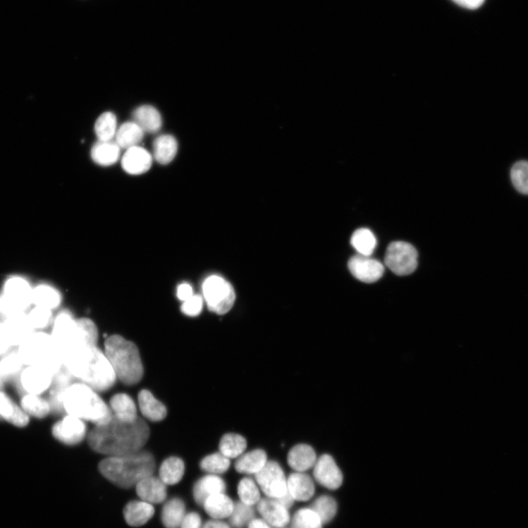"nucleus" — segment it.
I'll use <instances>...</instances> for the list:
<instances>
[{
	"label": "nucleus",
	"instance_id": "nucleus-1",
	"mask_svg": "<svg viewBox=\"0 0 528 528\" xmlns=\"http://www.w3.org/2000/svg\"><path fill=\"white\" fill-rule=\"evenodd\" d=\"M149 436V427L142 418L124 422L113 415L106 423L95 426L87 440L93 450L106 457H115L142 450Z\"/></svg>",
	"mask_w": 528,
	"mask_h": 528
},
{
	"label": "nucleus",
	"instance_id": "nucleus-38",
	"mask_svg": "<svg viewBox=\"0 0 528 528\" xmlns=\"http://www.w3.org/2000/svg\"><path fill=\"white\" fill-rule=\"evenodd\" d=\"M21 405L28 415L35 417L44 418L51 411L49 400L42 398L39 395H26L22 399Z\"/></svg>",
	"mask_w": 528,
	"mask_h": 528
},
{
	"label": "nucleus",
	"instance_id": "nucleus-37",
	"mask_svg": "<svg viewBox=\"0 0 528 528\" xmlns=\"http://www.w3.org/2000/svg\"><path fill=\"white\" fill-rule=\"evenodd\" d=\"M351 244L358 254L371 257L376 247L377 241L371 230L360 228L353 233Z\"/></svg>",
	"mask_w": 528,
	"mask_h": 528
},
{
	"label": "nucleus",
	"instance_id": "nucleus-52",
	"mask_svg": "<svg viewBox=\"0 0 528 528\" xmlns=\"http://www.w3.org/2000/svg\"><path fill=\"white\" fill-rule=\"evenodd\" d=\"M453 1L468 9H477L482 6L484 0H453Z\"/></svg>",
	"mask_w": 528,
	"mask_h": 528
},
{
	"label": "nucleus",
	"instance_id": "nucleus-54",
	"mask_svg": "<svg viewBox=\"0 0 528 528\" xmlns=\"http://www.w3.org/2000/svg\"><path fill=\"white\" fill-rule=\"evenodd\" d=\"M248 528H271V526L263 519H253L248 524Z\"/></svg>",
	"mask_w": 528,
	"mask_h": 528
},
{
	"label": "nucleus",
	"instance_id": "nucleus-30",
	"mask_svg": "<svg viewBox=\"0 0 528 528\" xmlns=\"http://www.w3.org/2000/svg\"><path fill=\"white\" fill-rule=\"evenodd\" d=\"M234 503L225 493L217 494L208 498L203 506L206 512L214 520L230 517L234 508Z\"/></svg>",
	"mask_w": 528,
	"mask_h": 528
},
{
	"label": "nucleus",
	"instance_id": "nucleus-47",
	"mask_svg": "<svg viewBox=\"0 0 528 528\" xmlns=\"http://www.w3.org/2000/svg\"><path fill=\"white\" fill-rule=\"evenodd\" d=\"M28 318L34 330L44 329L52 321V313L51 309L35 306Z\"/></svg>",
	"mask_w": 528,
	"mask_h": 528
},
{
	"label": "nucleus",
	"instance_id": "nucleus-29",
	"mask_svg": "<svg viewBox=\"0 0 528 528\" xmlns=\"http://www.w3.org/2000/svg\"><path fill=\"white\" fill-rule=\"evenodd\" d=\"M0 416L17 427H25L29 423V415L2 392H0Z\"/></svg>",
	"mask_w": 528,
	"mask_h": 528
},
{
	"label": "nucleus",
	"instance_id": "nucleus-19",
	"mask_svg": "<svg viewBox=\"0 0 528 528\" xmlns=\"http://www.w3.org/2000/svg\"><path fill=\"white\" fill-rule=\"evenodd\" d=\"M288 493L297 501H307L315 494V484L305 472H295L287 479Z\"/></svg>",
	"mask_w": 528,
	"mask_h": 528
},
{
	"label": "nucleus",
	"instance_id": "nucleus-10",
	"mask_svg": "<svg viewBox=\"0 0 528 528\" xmlns=\"http://www.w3.org/2000/svg\"><path fill=\"white\" fill-rule=\"evenodd\" d=\"M418 254L410 243L394 242L388 247L385 263L395 275L406 276L412 274L417 266Z\"/></svg>",
	"mask_w": 528,
	"mask_h": 528
},
{
	"label": "nucleus",
	"instance_id": "nucleus-7",
	"mask_svg": "<svg viewBox=\"0 0 528 528\" xmlns=\"http://www.w3.org/2000/svg\"><path fill=\"white\" fill-rule=\"evenodd\" d=\"M114 369L104 352L96 348L78 381L97 392L112 388L117 381Z\"/></svg>",
	"mask_w": 528,
	"mask_h": 528
},
{
	"label": "nucleus",
	"instance_id": "nucleus-51",
	"mask_svg": "<svg viewBox=\"0 0 528 528\" xmlns=\"http://www.w3.org/2000/svg\"><path fill=\"white\" fill-rule=\"evenodd\" d=\"M193 295V289L190 284L183 283L178 287L177 297L180 300L185 302Z\"/></svg>",
	"mask_w": 528,
	"mask_h": 528
},
{
	"label": "nucleus",
	"instance_id": "nucleus-49",
	"mask_svg": "<svg viewBox=\"0 0 528 528\" xmlns=\"http://www.w3.org/2000/svg\"><path fill=\"white\" fill-rule=\"evenodd\" d=\"M202 520L200 516L195 512L187 514L183 521H182L179 528H202Z\"/></svg>",
	"mask_w": 528,
	"mask_h": 528
},
{
	"label": "nucleus",
	"instance_id": "nucleus-53",
	"mask_svg": "<svg viewBox=\"0 0 528 528\" xmlns=\"http://www.w3.org/2000/svg\"><path fill=\"white\" fill-rule=\"evenodd\" d=\"M202 528H231V527L221 520L214 519L204 524Z\"/></svg>",
	"mask_w": 528,
	"mask_h": 528
},
{
	"label": "nucleus",
	"instance_id": "nucleus-14",
	"mask_svg": "<svg viewBox=\"0 0 528 528\" xmlns=\"http://www.w3.org/2000/svg\"><path fill=\"white\" fill-rule=\"evenodd\" d=\"M348 267L355 278L367 283L376 282L385 272L384 265L380 262L360 254L350 259Z\"/></svg>",
	"mask_w": 528,
	"mask_h": 528
},
{
	"label": "nucleus",
	"instance_id": "nucleus-28",
	"mask_svg": "<svg viewBox=\"0 0 528 528\" xmlns=\"http://www.w3.org/2000/svg\"><path fill=\"white\" fill-rule=\"evenodd\" d=\"M121 148L116 140H99L91 149V157L102 166H112L119 159Z\"/></svg>",
	"mask_w": 528,
	"mask_h": 528
},
{
	"label": "nucleus",
	"instance_id": "nucleus-23",
	"mask_svg": "<svg viewBox=\"0 0 528 528\" xmlns=\"http://www.w3.org/2000/svg\"><path fill=\"white\" fill-rule=\"evenodd\" d=\"M154 512L153 505L143 501H131L123 510L126 523L134 527L147 524L153 517Z\"/></svg>",
	"mask_w": 528,
	"mask_h": 528
},
{
	"label": "nucleus",
	"instance_id": "nucleus-56",
	"mask_svg": "<svg viewBox=\"0 0 528 528\" xmlns=\"http://www.w3.org/2000/svg\"><path fill=\"white\" fill-rule=\"evenodd\" d=\"M4 388V381L1 378H0V390H1Z\"/></svg>",
	"mask_w": 528,
	"mask_h": 528
},
{
	"label": "nucleus",
	"instance_id": "nucleus-11",
	"mask_svg": "<svg viewBox=\"0 0 528 528\" xmlns=\"http://www.w3.org/2000/svg\"><path fill=\"white\" fill-rule=\"evenodd\" d=\"M254 478L267 498L279 499L288 493L285 472L275 461H268L264 468L254 475Z\"/></svg>",
	"mask_w": 528,
	"mask_h": 528
},
{
	"label": "nucleus",
	"instance_id": "nucleus-13",
	"mask_svg": "<svg viewBox=\"0 0 528 528\" xmlns=\"http://www.w3.org/2000/svg\"><path fill=\"white\" fill-rule=\"evenodd\" d=\"M314 477L321 486L336 490L343 481V473L334 459L329 454H324L314 467Z\"/></svg>",
	"mask_w": 528,
	"mask_h": 528
},
{
	"label": "nucleus",
	"instance_id": "nucleus-46",
	"mask_svg": "<svg viewBox=\"0 0 528 528\" xmlns=\"http://www.w3.org/2000/svg\"><path fill=\"white\" fill-rule=\"evenodd\" d=\"M25 365L18 353H13L0 360V378L11 377L19 372Z\"/></svg>",
	"mask_w": 528,
	"mask_h": 528
},
{
	"label": "nucleus",
	"instance_id": "nucleus-42",
	"mask_svg": "<svg viewBox=\"0 0 528 528\" xmlns=\"http://www.w3.org/2000/svg\"><path fill=\"white\" fill-rule=\"evenodd\" d=\"M238 495L242 503L252 506L261 501L260 488L250 478L242 479L238 485Z\"/></svg>",
	"mask_w": 528,
	"mask_h": 528
},
{
	"label": "nucleus",
	"instance_id": "nucleus-58",
	"mask_svg": "<svg viewBox=\"0 0 528 528\" xmlns=\"http://www.w3.org/2000/svg\"><path fill=\"white\" fill-rule=\"evenodd\" d=\"M1 419H2V417H1V416H0V420H1Z\"/></svg>",
	"mask_w": 528,
	"mask_h": 528
},
{
	"label": "nucleus",
	"instance_id": "nucleus-34",
	"mask_svg": "<svg viewBox=\"0 0 528 528\" xmlns=\"http://www.w3.org/2000/svg\"><path fill=\"white\" fill-rule=\"evenodd\" d=\"M185 465L178 458H170L162 462L159 468V479L167 486L175 485L183 478Z\"/></svg>",
	"mask_w": 528,
	"mask_h": 528
},
{
	"label": "nucleus",
	"instance_id": "nucleus-18",
	"mask_svg": "<svg viewBox=\"0 0 528 528\" xmlns=\"http://www.w3.org/2000/svg\"><path fill=\"white\" fill-rule=\"evenodd\" d=\"M152 156L143 148L135 147L126 151L122 159L123 170L132 175L147 172L152 165Z\"/></svg>",
	"mask_w": 528,
	"mask_h": 528
},
{
	"label": "nucleus",
	"instance_id": "nucleus-6",
	"mask_svg": "<svg viewBox=\"0 0 528 528\" xmlns=\"http://www.w3.org/2000/svg\"><path fill=\"white\" fill-rule=\"evenodd\" d=\"M25 365L42 368L53 376L63 367L62 356L51 335L32 333L20 345L19 352Z\"/></svg>",
	"mask_w": 528,
	"mask_h": 528
},
{
	"label": "nucleus",
	"instance_id": "nucleus-39",
	"mask_svg": "<svg viewBox=\"0 0 528 528\" xmlns=\"http://www.w3.org/2000/svg\"><path fill=\"white\" fill-rule=\"evenodd\" d=\"M311 508L324 524L334 519L338 511V505L332 497L322 496L314 502Z\"/></svg>",
	"mask_w": 528,
	"mask_h": 528
},
{
	"label": "nucleus",
	"instance_id": "nucleus-17",
	"mask_svg": "<svg viewBox=\"0 0 528 528\" xmlns=\"http://www.w3.org/2000/svg\"><path fill=\"white\" fill-rule=\"evenodd\" d=\"M135 486L138 497L145 502L159 504L167 498V485L153 475L144 478Z\"/></svg>",
	"mask_w": 528,
	"mask_h": 528
},
{
	"label": "nucleus",
	"instance_id": "nucleus-44",
	"mask_svg": "<svg viewBox=\"0 0 528 528\" xmlns=\"http://www.w3.org/2000/svg\"><path fill=\"white\" fill-rule=\"evenodd\" d=\"M254 513L252 506L241 501L234 504L233 512L230 516L231 524L234 528H244L254 519Z\"/></svg>",
	"mask_w": 528,
	"mask_h": 528
},
{
	"label": "nucleus",
	"instance_id": "nucleus-35",
	"mask_svg": "<svg viewBox=\"0 0 528 528\" xmlns=\"http://www.w3.org/2000/svg\"><path fill=\"white\" fill-rule=\"evenodd\" d=\"M61 297L59 290L48 285H40L32 290V303L52 311L59 307Z\"/></svg>",
	"mask_w": 528,
	"mask_h": 528
},
{
	"label": "nucleus",
	"instance_id": "nucleus-40",
	"mask_svg": "<svg viewBox=\"0 0 528 528\" xmlns=\"http://www.w3.org/2000/svg\"><path fill=\"white\" fill-rule=\"evenodd\" d=\"M95 133L99 140H112L117 133V119L116 116L110 112L103 113L97 119L95 124Z\"/></svg>",
	"mask_w": 528,
	"mask_h": 528
},
{
	"label": "nucleus",
	"instance_id": "nucleus-12",
	"mask_svg": "<svg viewBox=\"0 0 528 528\" xmlns=\"http://www.w3.org/2000/svg\"><path fill=\"white\" fill-rule=\"evenodd\" d=\"M54 438L67 446L80 444L87 434V426L81 419L67 415L52 428Z\"/></svg>",
	"mask_w": 528,
	"mask_h": 528
},
{
	"label": "nucleus",
	"instance_id": "nucleus-24",
	"mask_svg": "<svg viewBox=\"0 0 528 528\" xmlns=\"http://www.w3.org/2000/svg\"><path fill=\"white\" fill-rule=\"evenodd\" d=\"M138 405L142 415L153 422H159L167 417L168 410L148 390L138 394Z\"/></svg>",
	"mask_w": 528,
	"mask_h": 528
},
{
	"label": "nucleus",
	"instance_id": "nucleus-16",
	"mask_svg": "<svg viewBox=\"0 0 528 528\" xmlns=\"http://www.w3.org/2000/svg\"><path fill=\"white\" fill-rule=\"evenodd\" d=\"M53 375L37 367H28L21 374L23 388L28 393L41 395L51 388Z\"/></svg>",
	"mask_w": 528,
	"mask_h": 528
},
{
	"label": "nucleus",
	"instance_id": "nucleus-43",
	"mask_svg": "<svg viewBox=\"0 0 528 528\" xmlns=\"http://www.w3.org/2000/svg\"><path fill=\"white\" fill-rule=\"evenodd\" d=\"M322 522L311 508L300 509L291 520L290 528H322Z\"/></svg>",
	"mask_w": 528,
	"mask_h": 528
},
{
	"label": "nucleus",
	"instance_id": "nucleus-20",
	"mask_svg": "<svg viewBox=\"0 0 528 528\" xmlns=\"http://www.w3.org/2000/svg\"><path fill=\"white\" fill-rule=\"evenodd\" d=\"M4 324L10 337L12 345H19L20 347L21 344L35 333L28 315H26L25 313L8 317Z\"/></svg>",
	"mask_w": 528,
	"mask_h": 528
},
{
	"label": "nucleus",
	"instance_id": "nucleus-26",
	"mask_svg": "<svg viewBox=\"0 0 528 528\" xmlns=\"http://www.w3.org/2000/svg\"><path fill=\"white\" fill-rule=\"evenodd\" d=\"M133 122L137 123L144 133H156L162 125L160 113L155 107L149 105L137 108L133 113Z\"/></svg>",
	"mask_w": 528,
	"mask_h": 528
},
{
	"label": "nucleus",
	"instance_id": "nucleus-31",
	"mask_svg": "<svg viewBox=\"0 0 528 528\" xmlns=\"http://www.w3.org/2000/svg\"><path fill=\"white\" fill-rule=\"evenodd\" d=\"M178 151L176 138L169 135L157 137L153 142L154 159L161 165H168L175 158Z\"/></svg>",
	"mask_w": 528,
	"mask_h": 528
},
{
	"label": "nucleus",
	"instance_id": "nucleus-9",
	"mask_svg": "<svg viewBox=\"0 0 528 528\" xmlns=\"http://www.w3.org/2000/svg\"><path fill=\"white\" fill-rule=\"evenodd\" d=\"M203 294L211 312L223 315L231 311L235 299L231 284L223 278L211 276L203 284Z\"/></svg>",
	"mask_w": 528,
	"mask_h": 528
},
{
	"label": "nucleus",
	"instance_id": "nucleus-41",
	"mask_svg": "<svg viewBox=\"0 0 528 528\" xmlns=\"http://www.w3.org/2000/svg\"><path fill=\"white\" fill-rule=\"evenodd\" d=\"M200 468L211 475H220L227 472L231 466L230 459L221 452L209 455L199 464Z\"/></svg>",
	"mask_w": 528,
	"mask_h": 528
},
{
	"label": "nucleus",
	"instance_id": "nucleus-25",
	"mask_svg": "<svg viewBox=\"0 0 528 528\" xmlns=\"http://www.w3.org/2000/svg\"><path fill=\"white\" fill-rule=\"evenodd\" d=\"M267 462L266 452L262 449H256L241 455L235 462V468L242 474L256 475Z\"/></svg>",
	"mask_w": 528,
	"mask_h": 528
},
{
	"label": "nucleus",
	"instance_id": "nucleus-3",
	"mask_svg": "<svg viewBox=\"0 0 528 528\" xmlns=\"http://www.w3.org/2000/svg\"><path fill=\"white\" fill-rule=\"evenodd\" d=\"M155 468L152 453L142 449L121 456L107 457L99 466L104 478L124 489L136 486L144 478L153 475Z\"/></svg>",
	"mask_w": 528,
	"mask_h": 528
},
{
	"label": "nucleus",
	"instance_id": "nucleus-50",
	"mask_svg": "<svg viewBox=\"0 0 528 528\" xmlns=\"http://www.w3.org/2000/svg\"><path fill=\"white\" fill-rule=\"evenodd\" d=\"M8 333L4 323L0 324V355L6 352L11 347Z\"/></svg>",
	"mask_w": 528,
	"mask_h": 528
},
{
	"label": "nucleus",
	"instance_id": "nucleus-45",
	"mask_svg": "<svg viewBox=\"0 0 528 528\" xmlns=\"http://www.w3.org/2000/svg\"><path fill=\"white\" fill-rule=\"evenodd\" d=\"M512 185L517 192L528 195V161H520L511 170Z\"/></svg>",
	"mask_w": 528,
	"mask_h": 528
},
{
	"label": "nucleus",
	"instance_id": "nucleus-48",
	"mask_svg": "<svg viewBox=\"0 0 528 528\" xmlns=\"http://www.w3.org/2000/svg\"><path fill=\"white\" fill-rule=\"evenodd\" d=\"M203 309V300L202 297L193 295L191 298L184 302L181 307V311L189 317H197L202 313Z\"/></svg>",
	"mask_w": 528,
	"mask_h": 528
},
{
	"label": "nucleus",
	"instance_id": "nucleus-36",
	"mask_svg": "<svg viewBox=\"0 0 528 528\" xmlns=\"http://www.w3.org/2000/svg\"><path fill=\"white\" fill-rule=\"evenodd\" d=\"M244 436L238 434H226L220 442V452L228 459H238L247 448Z\"/></svg>",
	"mask_w": 528,
	"mask_h": 528
},
{
	"label": "nucleus",
	"instance_id": "nucleus-4",
	"mask_svg": "<svg viewBox=\"0 0 528 528\" xmlns=\"http://www.w3.org/2000/svg\"><path fill=\"white\" fill-rule=\"evenodd\" d=\"M63 407L67 415L75 416L84 422L101 425L110 421L113 414L98 392L76 381L67 390Z\"/></svg>",
	"mask_w": 528,
	"mask_h": 528
},
{
	"label": "nucleus",
	"instance_id": "nucleus-55",
	"mask_svg": "<svg viewBox=\"0 0 528 528\" xmlns=\"http://www.w3.org/2000/svg\"><path fill=\"white\" fill-rule=\"evenodd\" d=\"M278 500L288 509L293 507L295 501L293 497L290 495V493H288H288L284 496H283L282 498Z\"/></svg>",
	"mask_w": 528,
	"mask_h": 528
},
{
	"label": "nucleus",
	"instance_id": "nucleus-27",
	"mask_svg": "<svg viewBox=\"0 0 528 528\" xmlns=\"http://www.w3.org/2000/svg\"><path fill=\"white\" fill-rule=\"evenodd\" d=\"M110 408L113 415L124 422H133L138 417L134 400L125 393L113 395L111 399Z\"/></svg>",
	"mask_w": 528,
	"mask_h": 528
},
{
	"label": "nucleus",
	"instance_id": "nucleus-32",
	"mask_svg": "<svg viewBox=\"0 0 528 528\" xmlns=\"http://www.w3.org/2000/svg\"><path fill=\"white\" fill-rule=\"evenodd\" d=\"M186 515L184 501L179 498H173L164 505L161 522L166 528H179Z\"/></svg>",
	"mask_w": 528,
	"mask_h": 528
},
{
	"label": "nucleus",
	"instance_id": "nucleus-33",
	"mask_svg": "<svg viewBox=\"0 0 528 528\" xmlns=\"http://www.w3.org/2000/svg\"><path fill=\"white\" fill-rule=\"evenodd\" d=\"M144 132L135 122H126L121 125L116 135V142L121 149L128 150L137 147L142 140Z\"/></svg>",
	"mask_w": 528,
	"mask_h": 528
},
{
	"label": "nucleus",
	"instance_id": "nucleus-8",
	"mask_svg": "<svg viewBox=\"0 0 528 528\" xmlns=\"http://www.w3.org/2000/svg\"><path fill=\"white\" fill-rule=\"evenodd\" d=\"M32 290L23 278L8 280L4 293L0 296V312L7 316L24 313L32 303Z\"/></svg>",
	"mask_w": 528,
	"mask_h": 528
},
{
	"label": "nucleus",
	"instance_id": "nucleus-2",
	"mask_svg": "<svg viewBox=\"0 0 528 528\" xmlns=\"http://www.w3.org/2000/svg\"><path fill=\"white\" fill-rule=\"evenodd\" d=\"M51 336L63 361L78 352L97 347L98 330L94 321L87 319L77 320L66 312L54 320Z\"/></svg>",
	"mask_w": 528,
	"mask_h": 528
},
{
	"label": "nucleus",
	"instance_id": "nucleus-22",
	"mask_svg": "<svg viewBox=\"0 0 528 528\" xmlns=\"http://www.w3.org/2000/svg\"><path fill=\"white\" fill-rule=\"evenodd\" d=\"M317 459L313 447L307 444H299L290 450L287 461L290 468L295 472H305L314 468Z\"/></svg>",
	"mask_w": 528,
	"mask_h": 528
},
{
	"label": "nucleus",
	"instance_id": "nucleus-57",
	"mask_svg": "<svg viewBox=\"0 0 528 528\" xmlns=\"http://www.w3.org/2000/svg\"><path fill=\"white\" fill-rule=\"evenodd\" d=\"M273 528H286V527H273Z\"/></svg>",
	"mask_w": 528,
	"mask_h": 528
},
{
	"label": "nucleus",
	"instance_id": "nucleus-21",
	"mask_svg": "<svg viewBox=\"0 0 528 528\" xmlns=\"http://www.w3.org/2000/svg\"><path fill=\"white\" fill-rule=\"evenodd\" d=\"M226 484L225 481L216 475L209 474L199 479L193 488V496L196 503L203 505L204 501L209 497L225 493Z\"/></svg>",
	"mask_w": 528,
	"mask_h": 528
},
{
	"label": "nucleus",
	"instance_id": "nucleus-15",
	"mask_svg": "<svg viewBox=\"0 0 528 528\" xmlns=\"http://www.w3.org/2000/svg\"><path fill=\"white\" fill-rule=\"evenodd\" d=\"M257 509L262 519L272 527H283L290 522L288 509L278 499L266 498L261 499Z\"/></svg>",
	"mask_w": 528,
	"mask_h": 528
},
{
	"label": "nucleus",
	"instance_id": "nucleus-5",
	"mask_svg": "<svg viewBox=\"0 0 528 528\" xmlns=\"http://www.w3.org/2000/svg\"><path fill=\"white\" fill-rule=\"evenodd\" d=\"M104 353L110 361L117 379L126 386H135L141 381L144 368L137 345L121 336L108 338Z\"/></svg>",
	"mask_w": 528,
	"mask_h": 528
}]
</instances>
